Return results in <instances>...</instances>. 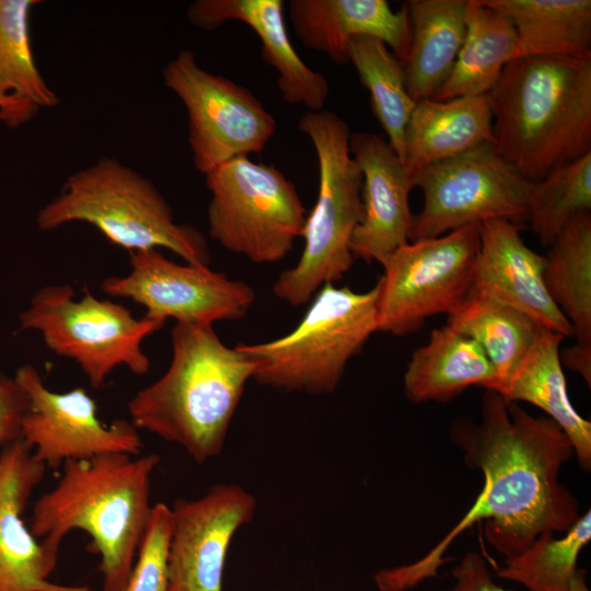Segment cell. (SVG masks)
Listing matches in <instances>:
<instances>
[{
	"label": "cell",
	"instance_id": "6da1fadb",
	"mask_svg": "<svg viewBox=\"0 0 591 591\" xmlns=\"http://www.w3.org/2000/svg\"><path fill=\"white\" fill-rule=\"evenodd\" d=\"M449 436L464 463L483 473V488L459 523L421 559L380 571L383 591H406L437 577L452 541L475 522H484L487 543L508 559L542 535L565 533L580 517L578 500L559 480L575 450L551 418L535 417L485 390L479 420L459 417Z\"/></svg>",
	"mask_w": 591,
	"mask_h": 591
},
{
	"label": "cell",
	"instance_id": "7a4b0ae2",
	"mask_svg": "<svg viewBox=\"0 0 591 591\" xmlns=\"http://www.w3.org/2000/svg\"><path fill=\"white\" fill-rule=\"evenodd\" d=\"M159 462L153 453L66 461L58 483L34 503L31 532L58 555L68 533L84 531L101 557L103 591H125L151 519V476Z\"/></svg>",
	"mask_w": 591,
	"mask_h": 591
},
{
	"label": "cell",
	"instance_id": "3957f363",
	"mask_svg": "<svg viewBox=\"0 0 591 591\" xmlns=\"http://www.w3.org/2000/svg\"><path fill=\"white\" fill-rule=\"evenodd\" d=\"M164 374L128 403L131 424L181 445L197 463L218 456L253 361L222 343L211 324L175 323Z\"/></svg>",
	"mask_w": 591,
	"mask_h": 591
},
{
	"label": "cell",
	"instance_id": "277c9868",
	"mask_svg": "<svg viewBox=\"0 0 591 591\" xmlns=\"http://www.w3.org/2000/svg\"><path fill=\"white\" fill-rule=\"evenodd\" d=\"M487 96L495 147L526 179L591 152V58L514 59Z\"/></svg>",
	"mask_w": 591,
	"mask_h": 591
},
{
	"label": "cell",
	"instance_id": "5b68a950",
	"mask_svg": "<svg viewBox=\"0 0 591 591\" xmlns=\"http://www.w3.org/2000/svg\"><path fill=\"white\" fill-rule=\"evenodd\" d=\"M71 222L93 225L111 243L130 253L166 248L186 263H210L202 234L192 225L177 223L157 186L113 158H101L68 176L58 195L36 216L42 230Z\"/></svg>",
	"mask_w": 591,
	"mask_h": 591
},
{
	"label": "cell",
	"instance_id": "8992f818",
	"mask_svg": "<svg viewBox=\"0 0 591 591\" xmlns=\"http://www.w3.org/2000/svg\"><path fill=\"white\" fill-rule=\"evenodd\" d=\"M298 128L315 150L318 189L302 231L301 256L273 286L274 294L292 306L308 303L323 286L350 270L355 259L350 243L363 215L362 174L350 153L347 123L322 109L306 112Z\"/></svg>",
	"mask_w": 591,
	"mask_h": 591
},
{
	"label": "cell",
	"instance_id": "52a82bcc",
	"mask_svg": "<svg viewBox=\"0 0 591 591\" xmlns=\"http://www.w3.org/2000/svg\"><path fill=\"white\" fill-rule=\"evenodd\" d=\"M379 292V281L364 292L323 286L289 334L236 346L253 361V379L287 392L333 393L350 359L378 332Z\"/></svg>",
	"mask_w": 591,
	"mask_h": 591
},
{
	"label": "cell",
	"instance_id": "ba28073f",
	"mask_svg": "<svg viewBox=\"0 0 591 591\" xmlns=\"http://www.w3.org/2000/svg\"><path fill=\"white\" fill-rule=\"evenodd\" d=\"M166 321L137 318L126 306L97 299L89 291L76 300L69 285L45 286L36 291L19 316L20 331H35L56 355L74 361L94 389L118 367L144 375L150 359L143 340Z\"/></svg>",
	"mask_w": 591,
	"mask_h": 591
},
{
	"label": "cell",
	"instance_id": "9c48e42d",
	"mask_svg": "<svg viewBox=\"0 0 591 591\" xmlns=\"http://www.w3.org/2000/svg\"><path fill=\"white\" fill-rule=\"evenodd\" d=\"M211 194L209 236L257 264L282 260L301 237L308 212L294 184L275 165L234 158L205 175Z\"/></svg>",
	"mask_w": 591,
	"mask_h": 591
},
{
	"label": "cell",
	"instance_id": "30bf717a",
	"mask_svg": "<svg viewBox=\"0 0 591 591\" xmlns=\"http://www.w3.org/2000/svg\"><path fill=\"white\" fill-rule=\"evenodd\" d=\"M424 194L414 215L409 241L437 237L453 230L507 220L524 228L534 182L522 176L484 143L456 157L432 163L413 174Z\"/></svg>",
	"mask_w": 591,
	"mask_h": 591
},
{
	"label": "cell",
	"instance_id": "8fae6325",
	"mask_svg": "<svg viewBox=\"0 0 591 591\" xmlns=\"http://www.w3.org/2000/svg\"><path fill=\"white\" fill-rule=\"evenodd\" d=\"M479 242L473 224L396 248L381 265L378 332L403 336L456 310L471 291Z\"/></svg>",
	"mask_w": 591,
	"mask_h": 591
},
{
	"label": "cell",
	"instance_id": "7c38bea8",
	"mask_svg": "<svg viewBox=\"0 0 591 591\" xmlns=\"http://www.w3.org/2000/svg\"><path fill=\"white\" fill-rule=\"evenodd\" d=\"M162 78L186 108L188 143L200 174L260 153L275 135L276 120L263 103L246 88L202 69L192 50L171 59Z\"/></svg>",
	"mask_w": 591,
	"mask_h": 591
},
{
	"label": "cell",
	"instance_id": "4fadbf2b",
	"mask_svg": "<svg viewBox=\"0 0 591 591\" xmlns=\"http://www.w3.org/2000/svg\"><path fill=\"white\" fill-rule=\"evenodd\" d=\"M130 270L107 277L102 290L143 306L146 316L176 323L237 321L255 301L252 287L208 266L177 264L159 250L131 253Z\"/></svg>",
	"mask_w": 591,
	"mask_h": 591
},
{
	"label": "cell",
	"instance_id": "5bb4252c",
	"mask_svg": "<svg viewBox=\"0 0 591 591\" xmlns=\"http://www.w3.org/2000/svg\"><path fill=\"white\" fill-rule=\"evenodd\" d=\"M14 379L27 399L21 438L46 467L56 470L69 460L107 453L141 454L143 443L131 421L102 422L84 389L53 392L30 363L20 367Z\"/></svg>",
	"mask_w": 591,
	"mask_h": 591
},
{
	"label": "cell",
	"instance_id": "9a60e30c",
	"mask_svg": "<svg viewBox=\"0 0 591 591\" xmlns=\"http://www.w3.org/2000/svg\"><path fill=\"white\" fill-rule=\"evenodd\" d=\"M256 500L236 484H218L196 499L175 500L167 549L169 591H222L227 553L255 514Z\"/></svg>",
	"mask_w": 591,
	"mask_h": 591
},
{
	"label": "cell",
	"instance_id": "2e32d148",
	"mask_svg": "<svg viewBox=\"0 0 591 591\" xmlns=\"http://www.w3.org/2000/svg\"><path fill=\"white\" fill-rule=\"evenodd\" d=\"M349 149L362 174L363 208L350 250L355 258L382 265L410 239L413 175L387 140L379 135L351 132Z\"/></svg>",
	"mask_w": 591,
	"mask_h": 591
},
{
	"label": "cell",
	"instance_id": "e0dca14e",
	"mask_svg": "<svg viewBox=\"0 0 591 591\" xmlns=\"http://www.w3.org/2000/svg\"><path fill=\"white\" fill-rule=\"evenodd\" d=\"M519 227L507 220L480 224V242L468 294L490 298L525 314L541 327L573 336L544 282L545 257L523 241Z\"/></svg>",
	"mask_w": 591,
	"mask_h": 591
},
{
	"label": "cell",
	"instance_id": "ac0fdd59",
	"mask_svg": "<svg viewBox=\"0 0 591 591\" xmlns=\"http://www.w3.org/2000/svg\"><path fill=\"white\" fill-rule=\"evenodd\" d=\"M45 470L22 439L0 453V591H92L49 581L58 555L37 542L22 519Z\"/></svg>",
	"mask_w": 591,
	"mask_h": 591
},
{
	"label": "cell",
	"instance_id": "d6986e66",
	"mask_svg": "<svg viewBox=\"0 0 591 591\" xmlns=\"http://www.w3.org/2000/svg\"><path fill=\"white\" fill-rule=\"evenodd\" d=\"M186 16L204 31H213L229 21L245 23L262 43L263 59L278 73L277 84L285 102L303 105L308 112L324 109L328 82L293 48L281 0H196L188 5Z\"/></svg>",
	"mask_w": 591,
	"mask_h": 591
},
{
	"label": "cell",
	"instance_id": "ffe728a7",
	"mask_svg": "<svg viewBox=\"0 0 591 591\" xmlns=\"http://www.w3.org/2000/svg\"><path fill=\"white\" fill-rule=\"evenodd\" d=\"M289 18L299 40L337 65L348 63L347 46L357 36L383 42L406 59L410 23L406 4L394 11L386 0H290Z\"/></svg>",
	"mask_w": 591,
	"mask_h": 591
},
{
	"label": "cell",
	"instance_id": "44dd1931",
	"mask_svg": "<svg viewBox=\"0 0 591 591\" xmlns=\"http://www.w3.org/2000/svg\"><path fill=\"white\" fill-rule=\"evenodd\" d=\"M484 143H494L493 115L487 94L416 103L409 117L403 163L413 174Z\"/></svg>",
	"mask_w": 591,
	"mask_h": 591
},
{
	"label": "cell",
	"instance_id": "7402d4cb",
	"mask_svg": "<svg viewBox=\"0 0 591 591\" xmlns=\"http://www.w3.org/2000/svg\"><path fill=\"white\" fill-rule=\"evenodd\" d=\"M410 45L403 68L415 103L434 99L464 42L468 0H409Z\"/></svg>",
	"mask_w": 591,
	"mask_h": 591
},
{
	"label": "cell",
	"instance_id": "603a6c76",
	"mask_svg": "<svg viewBox=\"0 0 591 591\" xmlns=\"http://www.w3.org/2000/svg\"><path fill=\"white\" fill-rule=\"evenodd\" d=\"M565 337L541 328L532 347L508 381L496 392L506 402H526L542 409L571 441L579 465L591 468V422L572 406L560 361ZM495 392V391H494Z\"/></svg>",
	"mask_w": 591,
	"mask_h": 591
},
{
	"label": "cell",
	"instance_id": "cb8c5ba5",
	"mask_svg": "<svg viewBox=\"0 0 591 591\" xmlns=\"http://www.w3.org/2000/svg\"><path fill=\"white\" fill-rule=\"evenodd\" d=\"M495 380V369L479 344L445 324L412 354L403 385L413 403L448 402L470 386L489 390Z\"/></svg>",
	"mask_w": 591,
	"mask_h": 591
},
{
	"label": "cell",
	"instance_id": "d4e9b609",
	"mask_svg": "<svg viewBox=\"0 0 591 591\" xmlns=\"http://www.w3.org/2000/svg\"><path fill=\"white\" fill-rule=\"evenodd\" d=\"M38 0H0V121L18 128L59 97L49 88L34 59L31 13Z\"/></svg>",
	"mask_w": 591,
	"mask_h": 591
},
{
	"label": "cell",
	"instance_id": "484cf974",
	"mask_svg": "<svg viewBox=\"0 0 591 591\" xmlns=\"http://www.w3.org/2000/svg\"><path fill=\"white\" fill-rule=\"evenodd\" d=\"M518 58L519 42L510 20L483 0H468L464 42L434 100L488 94L507 65Z\"/></svg>",
	"mask_w": 591,
	"mask_h": 591
},
{
	"label": "cell",
	"instance_id": "4316f807",
	"mask_svg": "<svg viewBox=\"0 0 591 591\" xmlns=\"http://www.w3.org/2000/svg\"><path fill=\"white\" fill-rule=\"evenodd\" d=\"M512 23L521 57L591 58L590 0H483Z\"/></svg>",
	"mask_w": 591,
	"mask_h": 591
},
{
	"label": "cell",
	"instance_id": "83f0119b",
	"mask_svg": "<svg viewBox=\"0 0 591 591\" xmlns=\"http://www.w3.org/2000/svg\"><path fill=\"white\" fill-rule=\"evenodd\" d=\"M545 257L546 290L570 323L576 344L591 347V215L572 217Z\"/></svg>",
	"mask_w": 591,
	"mask_h": 591
},
{
	"label": "cell",
	"instance_id": "f1b7e54d",
	"mask_svg": "<svg viewBox=\"0 0 591 591\" xmlns=\"http://www.w3.org/2000/svg\"><path fill=\"white\" fill-rule=\"evenodd\" d=\"M447 325L476 340L495 369L497 391L525 358L541 328L525 314L490 298L468 294Z\"/></svg>",
	"mask_w": 591,
	"mask_h": 591
},
{
	"label": "cell",
	"instance_id": "f546056e",
	"mask_svg": "<svg viewBox=\"0 0 591 591\" xmlns=\"http://www.w3.org/2000/svg\"><path fill=\"white\" fill-rule=\"evenodd\" d=\"M347 57L370 94L372 112L389 144L403 161L405 130L416 103L408 93L402 61L383 42L370 36L350 39Z\"/></svg>",
	"mask_w": 591,
	"mask_h": 591
},
{
	"label": "cell",
	"instance_id": "4dcf8cb0",
	"mask_svg": "<svg viewBox=\"0 0 591 591\" xmlns=\"http://www.w3.org/2000/svg\"><path fill=\"white\" fill-rule=\"evenodd\" d=\"M591 538V512L580 515L563 536H540L528 549L506 559L497 576L529 591H566L578 557Z\"/></svg>",
	"mask_w": 591,
	"mask_h": 591
},
{
	"label": "cell",
	"instance_id": "1f68e13d",
	"mask_svg": "<svg viewBox=\"0 0 591 591\" xmlns=\"http://www.w3.org/2000/svg\"><path fill=\"white\" fill-rule=\"evenodd\" d=\"M590 210L591 152L534 183L528 223L541 244L549 246L572 217Z\"/></svg>",
	"mask_w": 591,
	"mask_h": 591
},
{
	"label": "cell",
	"instance_id": "d6a6232c",
	"mask_svg": "<svg viewBox=\"0 0 591 591\" xmlns=\"http://www.w3.org/2000/svg\"><path fill=\"white\" fill-rule=\"evenodd\" d=\"M170 532V507L161 502L154 505L125 591H169Z\"/></svg>",
	"mask_w": 591,
	"mask_h": 591
},
{
	"label": "cell",
	"instance_id": "836d02e7",
	"mask_svg": "<svg viewBox=\"0 0 591 591\" xmlns=\"http://www.w3.org/2000/svg\"><path fill=\"white\" fill-rule=\"evenodd\" d=\"M26 406V396L15 379L0 373V445L22 439L21 421Z\"/></svg>",
	"mask_w": 591,
	"mask_h": 591
},
{
	"label": "cell",
	"instance_id": "e575fe53",
	"mask_svg": "<svg viewBox=\"0 0 591 591\" xmlns=\"http://www.w3.org/2000/svg\"><path fill=\"white\" fill-rule=\"evenodd\" d=\"M454 584L441 591H511L494 581L486 560L477 552L467 553L452 569Z\"/></svg>",
	"mask_w": 591,
	"mask_h": 591
},
{
	"label": "cell",
	"instance_id": "d590c367",
	"mask_svg": "<svg viewBox=\"0 0 591 591\" xmlns=\"http://www.w3.org/2000/svg\"><path fill=\"white\" fill-rule=\"evenodd\" d=\"M561 364L579 373L591 385V347L575 344L560 350Z\"/></svg>",
	"mask_w": 591,
	"mask_h": 591
},
{
	"label": "cell",
	"instance_id": "8d00e7d4",
	"mask_svg": "<svg viewBox=\"0 0 591 591\" xmlns=\"http://www.w3.org/2000/svg\"><path fill=\"white\" fill-rule=\"evenodd\" d=\"M566 591H590L587 583V573L584 569H577L571 577Z\"/></svg>",
	"mask_w": 591,
	"mask_h": 591
},
{
	"label": "cell",
	"instance_id": "74e56055",
	"mask_svg": "<svg viewBox=\"0 0 591 591\" xmlns=\"http://www.w3.org/2000/svg\"><path fill=\"white\" fill-rule=\"evenodd\" d=\"M2 108H3V105H2V103L0 102V112L2 111Z\"/></svg>",
	"mask_w": 591,
	"mask_h": 591
}]
</instances>
